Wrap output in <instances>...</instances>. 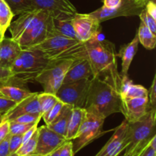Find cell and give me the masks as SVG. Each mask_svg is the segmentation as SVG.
I'll return each instance as SVG.
<instances>
[{"label": "cell", "mask_w": 156, "mask_h": 156, "mask_svg": "<svg viewBox=\"0 0 156 156\" xmlns=\"http://www.w3.org/2000/svg\"><path fill=\"white\" fill-rule=\"evenodd\" d=\"M150 91L148 94L149 98V109H155L156 106V76H154L152 85L150 87Z\"/></svg>", "instance_id": "obj_36"}, {"label": "cell", "mask_w": 156, "mask_h": 156, "mask_svg": "<svg viewBox=\"0 0 156 156\" xmlns=\"http://www.w3.org/2000/svg\"><path fill=\"white\" fill-rule=\"evenodd\" d=\"M139 38L137 32L136 36L130 43L124 45L120 50V53H117V56L121 58L122 59V72L121 76H127L129 66L136 53L139 46Z\"/></svg>", "instance_id": "obj_21"}, {"label": "cell", "mask_w": 156, "mask_h": 156, "mask_svg": "<svg viewBox=\"0 0 156 156\" xmlns=\"http://www.w3.org/2000/svg\"><path fill=\"white\" fill-rule=\"evenodd\" d=\"M143 151H142V152H137V153H126V152H124V154H123L122 156H140V155H141V153L143 152Z\"/></svg>", "instance_id": "obj_47"}, {"label": "cell", "mask_w": 156, "mask_h": 156, "mask_svg": "<svg viewBox=\"0 0 156 156\" xmlns=\"http://www.w3.org/2000/svg\"><path fill=\"white\" fill-rule=\"evenodd\" d=\"M35 9H42L58 19H72L77 9L70 0H31Z\"/></svg>", "instance_id": "obj_12"}, {"label": "cell", "mask_w": 156, "mask_h": 156, "mask_svg": "<svg viewBox=\"0 0 156 156\" xmlns=\"http://www.w3.org/2000/svg\"><path fill=\"white\" fill-rule=\"evenodd\" d=\"M50 16V13L42 9H34L20 15L18 19L11 23L9 28L12 37L15 41L31 30L40 21Z\"/></svg>", "instance_id": "obj_9"}, {"label": "cell", "mask_w": 156, "mask_h": 156, "mask_svg": "<svg viewBox=\"0 0 156 156\" xmlns=\"http://www.w3.org/2000/svg\"><path fill=\"white\" fill-rule=\"evenodd\" d=\"M84 109L105 119L115 113H121V98L118 90L108 79L92 77Z\"/></svg>", "instance_id": "obj_2"}, {"label": "cell", "mask_w": 156, "mask_h": 156, "mask_svg": "<svg viewBox=\"0 0 156 156\" xmlns=\"http://www.w3.org/2000/svg\"><path fill=\"white\" fill-rule=\"evenodd\" d=\"M21 49L12 37H4L0 41V67L10 69Z\"/></svg>", "instance_id": "obj_19"}, {"label": "cell", "mask_w": 156, "mask_h": 156, "mask_svg": "<svg viewBox=\"0 0 156 156\" xmlns=\"http://www.w3.org/2000/svg\"><path fill=\"white\" fill-rule=\"evenodd\" d=\"M91 79H82L70 84H64L56 93L59 101L73 108H84Z\"/></svg>", "instance_id": "obj_8"}, {"label": "cell", "mask_w": 156, "mask_h": 156, "mask_svg": "<svg viewBox=\"0 0 156 156\" xmlns=\"http://www.w3.org/2000/svg\"><path fill=\"white\" fill-rule=\"evenodd\" d=\"M29 50L41 51L50 61L86 59L85 43L60 35H54Z\"/></svg>", "instance_id": "obj_3"}, {"label": "cell", "mask_w": 156, "mask_h": 156, "mask_svg": "<svg viewBox=\"0 0 156 156\" xmlns=\"http://www.w3.org/2000/svg\"><path fill=\"white\" fill-rule=\"evenodd\" d=\"M38 128V127H37ZM38 129H37L30 139L22 143L21 147L15 152L18 156H24L29 155H34L36 150L37 144Z\"/></svg>", "instance_id": "obj_30"}, {"label": "cell", "mask_w": 156, "mask_h": 156, "mask_svg": "<svg viewBox=\"0 0 156 156\" xmlns=\"http://www.w3.org/2000/svg\"><path fill=\"white\" fill-rule=\"evenodd\" d=\"M130 1L135 3L136 5H138L141 6V7H145V5H146V4L147 3V2L149 0H130ZM152 1H155V0H152Z\"/></svg>", "instance_id": "obj_45"}, {"label": "cell", "mask_w": 156, "mask_h": 156, "mask_svg": "<svg viewBox=\"0 0 156 156\" xmlns=\"http://www.w3.org/2000/svg\"><path fill=\"white\" fill-rule=\"evenodd\" d=\"M144 7L136 5L130 0H122V2L117 7L109 9L102 6L100 9L91 12V15L97 18L101 23L111 18L117 17H129L139 15Z\"/></svg>", "instance_id": "obj_14"}, {"label": "cell", "mask_w": 156, "mask_h": 156, "mask_svg": "<svg viewBox=\"0 0 156 156\" xmlns=\"http://www.w3.org/2000/svg\"><path fill=\"white\" fill-rule=\"evenodd\" d=\"M139 41L147 50H153L156 44V36L150 29L141 21L137 30Z\"/></svg>", "instance_id": "obj_26"}, {"label": "cell", "mask_w": 156, "mask_h": 156, "mask_svg": "<svg viewBox=\"0 0 156 156\" xmlns=\"http://www.w3.org/2000/svg\"><path fill=\"white\" fill-rule=\"evenodd\" d=\"M2 114H1V115H0V121L2 120Z\"/></svg>", "instance_id": "obj_51"}, {"label": "cell", "mask_w": 156, "mask_h": 156, "mask_svg": "<svg viewBox=\"0 0 156 156\" xmlns=\"http://www.w3.org/2000/svg\"><path fill=\"white\" fill-rule=\"evenodd\" d=\"M64 105H65V104L63 102H62L61 101H59L50 111H48L45 114H43L42 118L44 119L46 125H48L50 123H51L58 117V115L62 111Z\"/></svg>", "instance_id": "obj_31"}, {"label": "cell", "mask_w": 156, "mask_h": 156, "mask_svg": "<svg viewBox=\"0 0 156 156\" xmlns=\"http://www.w3.org/2000/svg\"><path fill=\"white\" fill-rule=\"evenodd\" d=\"M8 5L10 7L11 10L14 15H21L24 12L34 10L31 0H4Z\"/></svg>", "instance_id": "obj_28"}, {"label": "cell", "mask_w": 156, "mask_h": 156, "mask_svg": "<svg viewBox=\"0 0 156 156\" xmlns=\"http://www.w3.org/2000/svg\"><path fill=\"white\" fill-rule=\"evenodd\" d=\"M122 2V0H104V6L109 9L117 7Z\"/></svg>", "instance_id": "obj_43"}, {"label": "cell", "mask_w": 156, "mask_h": 156, "mask_svg": "<svg viewBox=\"0 0 156 156\" xmlns=\"http://www.w3.org/2000/svg\"><path fill=\"white\" fill-rule=\"evenodd\" d=\"M15 16L10 7L4 0H0V30L5 34Z\"/></svg>", "instance_id": "obj_29"}, {"label": "cell", "mask_w": 156, "mask_h": 156, "mask_svg": "<svg viewBox=\"0 0 156 156\" xmlns=\"http://www.w3.org/2000/svg\"><path fill=\"white\" fill-rule=\"evenodd\" d=\"M144 8L151 16L153 17L155 19H156V5L155 1L149 0Z\"/></svg>", "instance_id": "obj_42"}, {"label": "cell", "mask_w": 156, "mask_h": 156, "mask_svg": "<svg viewBox=\"0 0 156 156\" xmlns=\"http://www.w3.org/2000/svg\"><path fill=\"white\" fill-rule=\"evenodd\" d=\"M50 61L37 50H21L10 70L13 81L19 83L35 82Z\"/></svg>", "instance_id": "obj_4"}, {"label": "cell", "mask_w": 156, "mask_h": 156, "mask_svg": "<svg viewBox=\"0 0 156 156\" xmlns=\"http://www.w3.org/2000/svg\"><path fill=\"white\" fill-rule=\"evenodd\" d=\"M53 24L55 32L57 35L66 37L71 38V39L78 40L76 37V31L73 27L72 19H58L53 18Z\"/></svg>", "instance_id": "obj_25"}, {"label": "cell", "mask_w": 156, "mask_h": 156, "mask_svg": "<svg viewBox=\"0 0 156 156\" xmlns=\"http://www.w3.org/2000/svg\"><path fill=\"white\" fill-rule=\"evenodd\" d=\"M16 102L8 99L3 96H0V114H3L16 105Z\"/></svg>", "instance_id": "obj_37"}, {"label": "cell", "mask_w": 156, "mask_h": 156, "mask_svg": "<svg viewBox=\"0 0 156 156\" xmlns=\"http://www.w3.org/2000/svg\"><path fill=\"white\" fill-rule=\"evenodd\" d=\"M38 92H34L32 95L23 100L22 101L16 104L14 108L9 110L8 112L2 114L5 120L11 121L15 118L25 114H41L39 104L37 101Z\"/></svg>", "instance_id": "obj_18"}, {"label": "cell", "mask_w": 156, "mask_h": 156, "mask_svg": "<svg viewBox=\"0 0 156 156\" xmlns=\"http://www.w3.org/2000/svg\"><path fill=\"white\" fill-rule=\"evenodd\" d=\"M24 156H39L37 155H24Z\"/></svg>", "instance_id": "obj_50"}, {"label": "cell", "mask_w": 156, "mask_h": 156, "mask_svg": "<svg viewBox=\"0 0 156 156\" xmlns=\"http://www.w3.org/2000/svg\"><path fill=\"white\" fill-rule=\"evenodd\" d=\"M93 73L87 59H76L73 61L64 77L62 85L70 84L82 79H91Z\"/></svg>", "instance_id": "obj_17"}, {"label": "cell", "mask_w": 156, "mask_h": 156, "mask_svg": "<svg viewBox=\"0 0 156 156\" xmlns=\"http://www.w3.org/2000/svg\"><path fill=\"white\" fill-rule=\"evenodd\" d=\"M120 95L121 98H148L149 91L145 87L140 85H135L127 76H122Z\"/></svg>", "instance_id": "obj_20"}, {"label": "cell", "mask_w": 156, "mask_h": 156, "mask_svg": "<svg viewBox=\"0 0 156 156\" xmlns=\"http://www.w3.org/2000/svg\"><path fill=\"white\" fill-rule=\"evenodd\" d=\"M13 81V75L10 69L0 67V85H6Z\"/></svg>", "instance_id": "obj_38"}, {"label": "cell", "mask_w": 156, "mask_h": 156, "mask_svg": "<svg viewBox=\"0 0 156 156\" xmlns=\"http://www.w3.org/2000/svg\"><path fill=\"white\" fill-rule=\"evenodd\" d=\"M38 138L34 155L47 156L65 143L66 139L50 129L47 125L38 127Z\"/></svg>", "instance_id": "obj_13"}, {"label": "cell", "mask_w": 156, "mask_h": 156, "mask_svg": "<svg viewBox=\"0 0 156 156\" xmlns=\"http://www.w3.org/2000/svg\"><path fill=\"white\" fill-rule=\"evenodd\" d=\"M140 156H156V149L151 147L149 144Z\"/></svg>", "instance_id": "obj_44"}, {"label": "cell", "mask_w": 156, "mask_h": 156, "mask_svg": "<svg viewBox=\"0 0 156 156\" xmlns=\"http://www.w3.org/2000/svg\"><path fill=\"white\" fill-rule=\"evenodd\" d=\"M9 156H18L16 155V153H14V154H11L10 155H9Z\"/></svg>", "instance_id": "obj_49"}, {"label": "cell", "mask_w": 156, "mask_h": 156, "mask_svg": "<svg viewBox=\"0 0 156 156\" xmlns=\"http://www.w3.org/2000/svg\"><path fill=\"white\" fill-rule=\"evenodd\" d=\"M121 113L129 123L140 120L149 110L148 98H121Z\"/></svg>", "instance_id": "obj_16"}, {"label": "cell", "mask_w": 156, "mask_h": 156, "mask_svg": "<svg viewBox=\"0 0 156 156\" xmlns=\"http://www.w3.org/2000/svg\"><path fill=\"white\" fill-rule=\"evenodd\" d=\"M59 156H74L72 140H66L65 143L61 146Z\"/></svg>", "instance_id": "obj_39"}, {"label": "cell", "mask_w": 156, "mask_h": 156, "mask_svg": "<svg viewBox=\"0 0 156 156\" xmlns=\"http://www.w3.org/2000/svg\"><path fill=\"white\" fill-rule=\"evenodd\" d=\"M86 59L89 62L93 77L106 79L120 91L122 76L117 70V52L115 46L99 34L85 42Z\"/></svg>", "instance_id": "obj_1"}, {"label": "cell", "mask_w": 156, "mask_h": 156, "mask_svg": "<svg viewBox=\"0 0 156 156\" xmlns=\"http://www.w3.org/2000/svg\"><path fill=\"white\" fill-rule=\"evenodd\" d=\"M10 133L3 140L0 142V156L10 155L9 152V140H10Z\"/></svg>", "instance_id": "obj_41"}, {"label": "cell", "mask_w": 156, "mask_h": 156, "mask_svg": "<svg viewBox=\"0 0 156 156\" xmlns=\"http://www.w3.org/2000/svg\"><path fill=\"white\" fill-rule=\"evenodd\" d=\"M73 61V59L50 61L49 65L36 78L35 82L42 85L44 92L56 94L62 85L66 73Z\"/></svg>", "instance_id": "obj_7"}, {"label": "cell", "mask_w": 156, "mask_h": 156, "mask_svg": "<svg viewBox=\"0 0 156 156\" xmlns=\"http://www.w3.org/2000/svg\"><path fill=\"white\" fill-rule=\"evenodd\" d=\"M128 121L124 120L116 128L114 134L95 156H119L127 148L126 134Z\"/></svg>", "instance_id": "obj_15"}, {"label": "cell", "mask_w": 156, "mask_h": 156, "mask_svg": "<svg viewBox=\"0 0 156 156\" xmlns=\"http://www.w3.org/2000/svg\"><path fill=\"white\" fill-rule=\"evenodd\" d=\"M0 115H1V114H0Z\"/></svg>", "instance_id": "obj_53"}, {"label": "cell", "mask_w": 156, "mask_h": 156, "mask_svg": "<svg viewBox=\"0 0 156 156\" xmlns=\"http://www.w3.org/2000/svg\"><path fill=\"white\" fill-rule=\"evenodd\" d=\"M9 127H10L9 121L4 119L2 116V120L0 121V142L4 140L9 134Z\"/></svg>", "instance_id": "obj_40"}, {"label": "cell", "mask_w": 156, "mask_h": 156, "mask_svg": "<svg viewBox=\"0 0 156 156\" xmlns=\"http://www.w3.org/2000/svg\"><path fill=\"white\" fill-rule=\"evenodd\" d=\"M57 35L53 28V19L49 16L40 21L31 30L17 40L16 42L21 50H29L50 37Z\"/></svg>", "instance_id": "obj_10"}, {"label": "cell", "mask_w": 156, "mask_h": 156, "mask_svg": "<svg viewBox=\"0 0 156 156\" xmlns=\"http://www.w3.org/2000/svg\"><path fill=\"white\" fill-rule=\"evenodd\" d=\"M0 96H3L2 94V93H1V91H0ZM3 97H4V96H3Z\"/></svg>", "instance_id": "obj_52"}, {"label": "cell", "mask_w": 156, "mask_h": 156, "mask_svg": "<svg viewBox=\"0 0 156 156\" xmlns=\"http://www.w3.org/2000/svg\"><path fill=\"white\" fill-rule=\"evenodd\" d=\"M37 101L38 104H39L40 110H41V114L43 116V114L50 111L59 100L56 97V94L44 91V92L38 93Z\"/></svg>", "instance_id": "obj_27"}, {"label": "cell", "mask_w": 156, "mask_h": 156, "mask_svg": "<svg viewBox=\"0 0 156 156\" xmlns=\"http://www.w3.org/2000/svg\"><path fill=\"white\" fill-rule=\"evenodd\" d=\"M60 148H61V146L59 148H58L57 149H56V150L53 151V152H52L51 153L49 154V155H47V156H59V152H60Z\"/></svg>", "instance_id": "obj_46"}, {"label": "cell", "mask_w": 156, "mask_h": 156, "mask_svg": "<svg viewBox=\"0 0 156 156\" xmlns=\"http://www.w3.org/2000/svg\"><path fill=\"white\" fill-rule=\"evenodd\" d=\"M73 107L71 105H64L62 111L58 115V117L50 124L47 125L50 129L56 132V133L66 138L67 132V126H68L69 118L70 114H71L72 109Z\"/></svg>", "instance_id": "obj_23"}, {"label": "cell", "mask_w": 156, "mask_h": 156, "mask_svg": "<svg viewBox=\"0 0 156 156\" xmlns=\"http://www.w3.org/2000/svg\"><path fill=\"white\" fill-rule=\"evenodd\" d=\"M85 113L86 111L84 108H73L67 126L66 136V140H74L82 125Z\"/></svg>", "instance_id": "obj_22"}, {"label": "cell", "mask_w": 156, "mask_h": 156, "mask_svg": "<svg viewBox=\"0 0 156 156\" xmlns=\"http://www.w3.org/2000/svg\"><path fill=\"white\" fill-rule=\"evenodd\" d=\"M9 123H10L9 133L11 135H23L34 125L38 124V123H29L28 124V123H21L15 121H9Z\"/></svg>", "instance_id": "obj_32"}, {"label": "cell", "mask_w": 156, "mask_h": 156, "mask_svg": "<svg viewBox=\"0 0 156 156\" xmlns=\"http://www.w3.org/2000/svg\"><path fill=\"white\" fill-rule=\"evenodd\" d=\"M42 118V115L39 114H25L15 118L11 121L21 123H38Z\"/></svg>", "instance_id": "obj_34"}, {"label": "cell", "mask_w": 156, "mask_h": 156, "mask_svg": "<svg viewBox=\"0 0 156 156\" xmlns=\"http://www.w3.org/2000/svg\"><path fill=\"white\" fill-rule=\"evenodd\" d=\"M79 41L85 43L101 34V22L91 14L76 13L72 19Z\"/></svg>", "instance_id": "obj_11"}, {"label": "cell", "mask_w": 156, "mask_h": 156, "mask_svg": "<svg viewBox=\"0 0 156 156\" xmlns=\"http://www.w3.org/2000/svg\"><path fill=\"white\" fill-rule=\"evenodd\" d=\"M4 37H5V34L3 33L1 30H0V41H1Z\"/></svg>", "instance_id": "obj_48"}, {"label": "cell", "mask_w": 156, "mask_h": 156, "mask_svg": "<svg viewBox=\"0 0 156 156\" xmlns=\"http://www.w3.org/2000/svg\"><path fill=\"white\" fill-rule=\"evenodd\" d=\"M140 16V20H141L142 22L145 24L146 26H147L149 29L151 30V31L152 33H154L156 34V19L153 18V17L151 16L149 13L147 12V11L144 9L141 11L140 14L139 15Z\"/></svg>", "instance_id": "obj_33"}, {"label": "cell", "mask_w": 156, "mask_h": 156, "mask_svg": "<svg viewBox=\"0 0 156 156\" xmlns=\"http://www.w3.org/2000/svg\"><path fill=\"white\" fill-rule=\"evenodd\" d=\"M0 91L5 98L10 99L16 102L17 104L22 101L23 100L34 94V92H31L26 88H23L16 85L15 86V85H9V84L0 85Z\"/></svg>", "instance_id": "obj_24"}, {"label": "cell", "mask_w": 156, "mask_h": 156, "mask_svg": "<svg viewBox=\"0 0 156 156\" xmlns=\"http://www.w3.org/2000/svg\"><path fill=\"white\" fill-rule=\"evenodd\" d=\"M11 135V134H10ZM23 135H11L9 140V152L14 154L17 152L22 144Z\"/></svg>", "instance_id": "obj_35"}, {"label": "cell", "mask_w": 156, "mask_h": 156, "mask_svg": "<svg viewBox=\"0 0 156 156\" xmlns=\"http://www.w3.org/2000/svg\"><path fill=\"white\" fill-rule=\"evenodd\" d=\"M156 111L149 109L140 120L128 122L126 141V153H137L144 150L152 137L156 136Z\"/></svg>", "instance_id": "obj_5"}, {"label": "cell", "mask_w": 156, "mask_h": 156, "mask_svg": "<svg viewBox=\"0 0 156 156\" xmlns=\"http://www.w3.org/2000/svg\"><path fill=\"white\" fill-rule=\"evenodd\" d=\"M105 119L86 111L82 125L73 140V154H76L104 133L102 130Z\"/></svg>", "instance_id": "obj_6"}]
</instances>
